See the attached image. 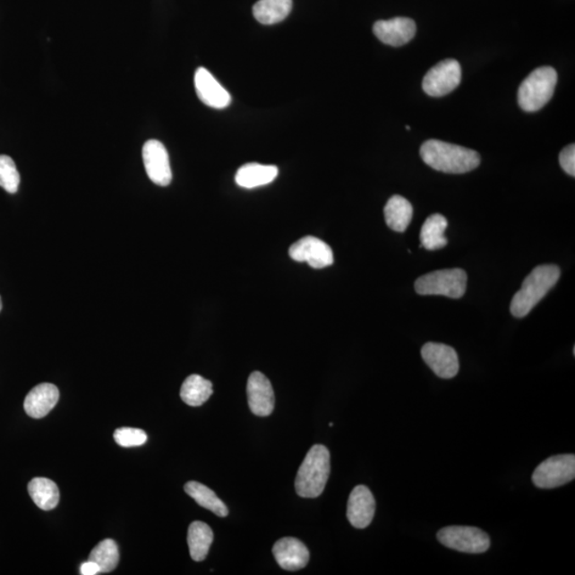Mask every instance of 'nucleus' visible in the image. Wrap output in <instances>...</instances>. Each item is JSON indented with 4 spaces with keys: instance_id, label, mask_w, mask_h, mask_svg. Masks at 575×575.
<instances>
[{
    "instance_id": "1",
    "label": "nucleus",
    "mask_w": 575,
    "mask_h": 575,
    "mask_svg": "<svg viewBox=\"0 0 575 575\" xmlns=\"http://www.w3.org/2000/svg\"><path fill=\"white\" fill-rule=\"evenodd\" d=\"M420 155L433 170L449 174H464L475 170L481 163L476 150L462 146L428 140L423 143Z\"/></svg>"
},
{
    "instance_id": "2",
    "label": "nucleus",
    "mask_w": 575,
    "mask_h": 575,
    "mask_svg": "<svg viewBox=\"0 0 575 575\" xmlns=\"http://www.w3.org/2000/svg\"><path fill=\"white\" fill-rule=\"evenodd\" d=\"M561 278V269L555 264H544L532 270L524 279L511 303V313L516 318H524L543 300Z\"/></svg>"
},
{
    "instance_id": "3",
    "label": "nucleus",
    "mask_w": 575,
    "mask_h": 575,
    "mask_svg": "<svg viewBox=\"0 0 575 575\" xmlns=\"http://www.w3.org/2000/svg\"><path fill=\"white\" fill-rule=\"evenodd\" d=\"M330 473V454L324 445H313L298 469L296 478V493L313 499L324 492Z\"/></svg>"
},
{
    "instance_id": "4",
    "label": "nucleus",
    "mask_w": 575,
    "mask_h": 575,
    "mask_svg": "<svg viewBox=\"0 0 575 575\" xmlns=\"http://www.w3.org/2000/svg\"><path fill=\"white\" fill-rule=\"evenodd\" d=\"M556 82L557 73L554 67L543 66L535 70L519 88V106L527 112L540 110L554 96Z\"/></svg>"
},
{
    "instance_id": "5",
    "label": "nucleus",
    "mask_w": 575,
    "mask_h": 575,
    "mask_svg": "<svg viewBox=\"0 0 575 575\" xmlns=\"http://www.w3.org/2000/svg\"><path fill=\"white\" fill-rule=\"evenodd\" d=\"M468 276L464 270H433L416 280L415 289L420 296H442L460 298L467 290Z\"/></svg>"
},
{
    "instance_id": "6",
    "label": "nucleus",
    "mask_w": 575,
    "mask_h": 575,
    "mask_svg": "<svg viewBox=\"0 0 575 575\" xmlns=\"http://www.w3.org/2000/svg\"><path fill=\"white\" fill-rule=\"evenodd\" d=\"M575 477V456L562 454L552 456L535 469L533 483L541 489H554L573 481Z\"/></svg>"
},
{
    "instance_id": "7",
    "label": "nucleus",
    "mask_w": 575,
    "mask_h": 575,
    "mask_svg": "<svg viewBox=\"0 0 575 575\" xmlns=\"http://www.w3.org/2000/svg\"><path fill=\"white\" fill-rule=\"evenodd\" d=\"M439 543L447 548L469 554H481L490 548L486 533L473 527H447L437 534Z\"/></svg>"
},
{
    "instance_id": "8",
    "label": "nucleus",
    "mask_w": 575,
    "mask_h": 575,
    "mask_svg": "<svg viewBox=\"0 0 575 575\" xmlns=\"http://www.w3.org/2000/svg\"><path fill=\"white\" fill-rule=\"evenodd\" d=\"M461 67L459 61L448 59L433 67L423 79L422 87L427 95L442 98L459 86Z\"/></svg>"
},
{
    "instance_id": "9",
    "label": "nucleus",
    "mask_w": 575,
    "mask_h": 575,
    "mask_svg": "<svg viewBox=\"0 0 575 575\" xmlns=\"http://www.w3.org/2000/svg\"><path fill=\"white\" fill-rule=\"evenodd\" d=\"M289 255L297 262H307L313 269H323L334 263L330 245L315 236H304L290 247Z\"/></svg>"
},
{
    "instance_id": "10",
    "label": "nucleus",
    "mask_w": 575,
    "mask_h": 575,
    "mask_svg": "<svg viewBox=\"0 0 575 575\" xmlns=\"http://www.w3.org/2000/svg\"><path fill=\"white\" fill-rule=\"evenodd\" d=\"M421 355L433 373L442 379L450 380L458 375L459 360L453 348L442 343L428 342L422 348Z\"/></svg>"
},
{
    "instance_id": "11",
    "label": "nucleus",
    "mask_w": 575,
    "mask_h": 575,
    "mask_svg": "<svg viewBox=\"0 0 575 575\" xmlns=\"http://www.w3.org/2000/svg\"><path fill=\"white\" fill-rule=\"evenodd\" d=\"M143 162L148 176L154 184L167 187L172 182L170 158L160 141L149 140L143 146Z\"/></svg>"
},
{
    "instance_id": "12",
    "label": "nucleus",
    "mask_w": 575,
    "mask_h": 575,
    "mask_svg": "<svg viewBox=\"0 0 575 575\" xmlns=\"http://www.w3.org/2000/svg\"><path fill=\"white\" fill-rule=\"evenodd\" d=\"M247 399L253 415L268 416L273 413L275 396L268 377L262 372H253L247 381Z\"/></svg>"
},
{
    "instance_id": "13",
    "label": "nucleus",
    "mask_w": 575,
    "mask_h": 575,
    "mask_svg": "<svg viewBox=\"0 0 575 575\" xmlns=\"http://www.w3.org/2000/svg\"><path fill=\"white\" fill-rule=\"evenodd\" d=\"M375 509V499L368 487L358 485L353 489L348 502L347 516L354 528H368L373 520Z\"/></svg>"
},
{
    "instance_id": "14",
    "label": "nucleus",
    "mask_w": 575,
    "mask_h": 575,
    "mask_svg": "<svg viewBox=\"0 0 575 575\" xmlns=\"http://www.w3.org/2000/svg\"><path fill=\"white\" fill-rule=\"evenodd\" d=\"M194 84L197 96L208 107L224 109L230 105L231 96L227 90L205 67L196 70Z\"/></svg>"
},
{
    "instance_id": "15",
    "label": "nucleus",
    "mask_w": 575,
    "mask_h": 575,
    "mask_svg": "<svg viewBox=\"0 0 575 575\" xmlns=\"http://www.w3.org/2000/svg\"><path fill=\"white\" fill-rule=\"evenodd\" d=\"M416 31V22L408 18H396L376 21L374 35L383 44L393 47H403L414 39Z\"/></svg>"
},
{
    "instance_id": "16",
    "label": "nucleus",
    "mask_w": 575,
    "mask_h": 575,
    "mask_svg": "<svg viewBox=\"0 0 575 575\" xmlns=\"http://www.w3.org/2000/svg\"><path fill=\"white\" fill-rule=\"evenodd\" d=\"M273 554L279 565L287 571L305 568L310 557L307 546L293 537L279 539L273 546Z\"/></svg>"
},
{
    "instance_id": "17",
    "label": "nucleus",
    "mask_w": 575,
    "mask_h": 575,
    "mask_svg": "<svg viewBox=\"0 0 575 575\" xmlns=\"http://www.w3.org/2000/svg\"><path fill=\"white\" fill-rule=\"evenodd\" d=\"M59 398V389L53 383H39L27 394L24 402L26 414L33 419L44 418L57 405Z\"/></svg>"
},
{
    "instance_id": "18",
    "label": "nucleus",
    "mask_w": 575,
    "mask_h": 575,
    "mask_svg": "<svg viewBox=\"0 0 575 575\" xmlns=\"http://www.w3.org/2000/svg\"><path fill=\"white\" fill-rule=\"evenodd\" d=\"M278 175L279 168L275 166L247 163L236 172V183L242 188L253 189L274 182Z\"/></svg>"
},
{
    "instance_id": "19",
    "label": "nucleus",
    "mask_w": 575,
    "mask_h": 575,
    "mask_svg": "<svg viewBox=\"0 0 575 575\" xmlns=\"http://www.w3.org/2000/svg\"><path fill=\"white\" fill-rule=\"evenodd\" d=\"M28 493L39 509L52 511L57 507L60 493L57 485L52 479L36 477L28 484Z\"/></svg>"
},
{
    "instance_id": "20",
    "label": "nucleus",
    "mask_w": 575,
    "mask_h": 575,
    "mask_svg": "<svg viewBox=\"0 0 575 575\" xmlns=\"http://www.w3.org/2000/svg\"><path fill=\"white\" fill-rule=\"evenodd\" d=\"M385 219L389 228L398 233H403L413 219V206L401 195H393L388 201L385 210Z\"/></svg>"
},
{
    "instance_id": "21",
    "label": "nucleus",
    "mask_w": 575,
    "mask_h": 575,
    "mask_svg": "<svg viewBox=\"0 0 575 575\" xmlns=\"http://www.w3.org/2000/svg\"><path fill=\"white\" fill-rule=\"evenodd\" d=\"M448 228V221L442 214H433L426 219L421 228V246L428 251L441 250L448 245L444 231Z\"/></svg>"
},
{
    "instance_id": "22",
    "label": "nucleus",
    "mask_w": 575,
    "mask_h": 575,
    "mask_svg": "<svg viewBox=\"0 0 575 575\" xmlns=\"http://www.w3.org/2000/svg\"><path fill=\"white\" fill-rule=\"evenodd\" d=\"M292 4V0H259L253 4V14L261 24H278L290 14Z\"/></svg>"
},
{
    "instance_id": "23",
    "label": "nucleus",
    "mask_w": 575,
    "mask_h": 575,
    "mask_svg": "<svg viewBox=\"0 0 575 575\" xmlns=\"http://www.w3.org/2000/svg\"><path fill=\"white\" fill-rule=\"evenodd\" d=\"M213 532L208 524L201 521L191 523L188 531V545L192 560L202 562L210 554Z\"/></svg>"
},
{
    "instance_id": "24",
    "label": "nucleus",
    "mask_w": 575,
    "mask_h": 575,
    "mask_svg": "<svg viewBox=\"0 0 575 575\" xmlns=\"http://www.w3.org/2000/svg\"><path fill=\"white\" fill-rule=\"evenodd\" d=\"M212 393V382L197 374L190 375L180 389V398L192 408L206 403Z\"/></svg>"
},
{
    "instance_id": "25",
    "label": "nucleus",
    "mask_w": 575,
    "mask_h": 575,
    "mask_svg": "<svg viewBox=\"0 0 575 575\" xmlns=\"http://www.w3.org/2000/svg\"><path fill=\"white\" fill-rule=\"evenodd\" d=\"M185 492L187 493L192 499H194L197 504L212 511L214 515L221 518L228 515L227 505L218 498L216 493L212 492V490L205 486V485L199 482H189L185 485Z\"/></svg>"
},
{
    "instance_id": "26",
    "label": "nucleus",
    "mask_w": 575,
    "mask_h": 575,
    "mask_svg": "<svg viewBox=\"0 0 575 575\" xmlns=\"http://www.w3.org/2000/svg\"><path fill=\"white\" fill-rule=\"evenodd\" d=\"M89 560L98 563L100 573L114 571L120 562L117 545L115 540L101 541L90 554Z\"/></svg>"
},
{
    "instance_id": "27",
    "label": "nucleus",
    "mask_w": 575,
    "mask_h": 575,
    "mask_svg": "<svg viewBox=\"0 0 575 575\" xmlns=\"http://www.w3.org/2000/svg\"><path fill=\"white\" fill-rule=\"evenodd\" d=\"M21 176L13 158L0 155V187L8 193L14 194L18 192Z\"/></svg>"
},
{
    "instance_id": "28",
    "label": "nucleus",
    "mask_w": 575,
    "mask_h": 575,
    "mask_svg": "<svg viewBox=\"0 0 575 575\" xmlns=\"http://www.w3.org/2000/svg\"><path fill=\"white\" fill-rule=\"evenodd\" d=\"M115 441L124 448L140 447L148 442V435L140 428L122 427L115 432Z\"/></svg>"
},
{
    "instance_id": "29",
    "label": "nucleus",
    "mask_w": 575,
    "mask_h": 575,
    "mask_svg": "<svg viewBox=\"0 0 575 575\" xmlns=\"http://www.w3.org/2000/svg\"><path fill=\"white\" fill-rule=\"evenodd\" d=\"M560 163L563 171L571 176H575V146L574 144L567 146L560 154Z\"/></svg>"
},
{
    "instance_id": "30",
    "label": "nucleus",
    "mask_w": 575,
    "mask_h": 575,
    "mask_svg": "<svg viewBox=\"0 0 575 575\" xmlns=\"http://www.w3.org/2000/svg\"><path fill=\"white\" fill-rule=\"evenodd\" d=\"M81 573L82 575H96L100 573V569L98 563L89 560L88 562L82 563L81 567Z\"/></svg>"
},
{
    "instance_id": "31",
    "label": "nucleus",
    "mask_w": 575,
    "mask_h": 575,
    "mask_svg": "<svg viewBox=\"0 0 575 575\" xmlns=\"http://www.w3.org/2000/svg\"><path fill=\"white\" fill-rule=\"evenodd\" d=\"M3 309V302H2V297H0V312H2Z\"/></svg>"
}]
</instances>
